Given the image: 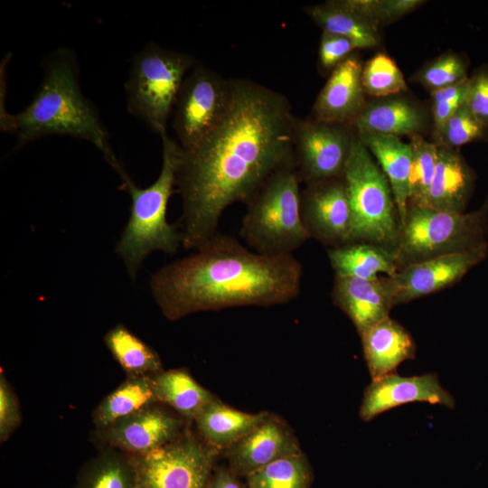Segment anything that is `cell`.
Instances as JSON below:
<instances>
[{
	"label": "cell",
	"mask_w": 488,
	"mask_h": 488,
	"mask_svg": "<svg viewBox=\"0 0 488 488\" xmlns=\"http://www.w3.org/2000/svg\"><path fill=\"white\" fill-rule=\"evenodd\" d=\"M221 122L182 153V245L196 249L218 233L224 211L246 203L277 172L295 164L297 117L287 98L248 79H230Z\"/></svg>",
	"instance_id": "1"
},
{
	"label": "cell",
	"mask_w": 488,
	"mask_h": 488,
	"mask_svg": "<svg viewBox=\"0 0 488 488\" xmlns=\"http://www.w3.org/2000/svg\"><path fill=\"white\" fill-rule=\"evenodd\" d=\"M194 250L151 277L152 296L168 320L230 307L283 305L300 293L303 268L293 254L262 255L219 232Z\"/></svg>",
	"instance_id": "2"
},
{
	"label": "cell",
	"mask_w": 488,
	"mask_h": 488,
	"mask_svg": "<svg viewBox=\"0 0 488 488\" xmlns=\"http://www.w3.org/2000/svg\"><path fill=\"white\" fill-rule=\"evenodd\" d=\"M0 118L2 129L14 134L18 145L44 136H70L93 144L116 172L123 167L96 108L80 90L76 57L69 49L60 48L48 56L33 101L14 115L1 110Z\"/></svg>",
	"instance_id": "3"
},
{
	"label": "cell",
	"mask_w": 488,
	"mask_h": 488,
	"mask_svg": "<svg viewBox=\"0 0 488 488\" xmlns=\"http://www.w3.org/2000/svg\"><path fill=\"white\" fill-rule=\"evenodd\" d=\"M162 139V167L156 180L140 188L125 169L117 174L122 189L131 197L130 215L116 245L115 251L123 261L131 280H136L144 260L154 251L175 254L182 245V232L166 219L169 199L176 185V174L183 149L167 134Z\"/></svg>",
	"instance_id": "4"
},
{
	"label": "cell",
	"mask_w": 488,
	"mask_h": 488,
	"mask_svg": "<svg viewBox=\"0 0 488 488\" xmlns=\"http://www.w3.org/2000/svg\"><path fill=\"white\" fill-rule=\"evenodd\" d=\"M296 165L271 177L245 203L239 235L254 251L267 256L290 255L310 239L301 216Z\"/></svg>",
	"instance_id": "5"
},
{
	"label": "cell",
	"mask_w": 488,
	"mask_h": 488,
	"mask_svg": "<svg viewBox=\"0 0 488 488\" xmlns=\"http://www.w3.org/2000/svg\"><path fill=\"white\" fill-rule=\"evenodd\" d=\"M343 178L352 213V242L371 243L396 251L400 222L394 197L384 173L358 137Z\"/></svg>",
	"instance_id": "6"
},
{
	"label": "cell",
	"mask_w": 488,
	"mask_h": 488,
	"mask_svg": "<svg viewBox=\"0 0 488 488\" xmlns=\"http://www.w3.org/2000/svg\"><path fill=\"white\" fill-rule=\"evenodd\" d=\"M487 226L488 194L481 207L470 212L408 206L396 249L399 270L416 262L483 244L487 242Z\"/></svg>",
	"instance_id": "7"
},
{
	"label": "cell",
	"mask_w": 488,
	"mask_h": 488,
	"mask_svg": "<svg viewBox=\"0 0 488 488\" xmlns=\"http://www.w3.org/2000/svg\"><path fill=\"white\" fill-rule=\"evenodd\" d=\"M190 54L149 44L133 60L126 82L127 108L160 136L188 73L197 65Z\"/></svg>",
	"instance_id": "8"
},
{
	"label": "cell",
	"mask_w": 488,
	"mask_h": 488,
	"mask_svg": "<svg viewBox=\"0 0 488 488\" xmlns=\"http://www.w3.org/2000/svg\"><path fill=\"white\" fill-rule=\"evenodd\" d=\"M219 450L191 433L135 456L139 488H207Z\"/></svg>",
	"instance_id": "9"
},
{
	"label": "cell",
	"mask_w": 488,
	"mask_h": 488,
	"mask_svg": "<svg viewBox=\"0 0 488 488\" xmlns=\"http://www.w3.org/2000/svg\"><path fill=\"white\" fill-rule=\"evenodd\" d=\"M230 96V80L199 64L188 73L176 100L173 121L183 150L194 146L221 122Z\"/></svg>",
	"instance_id": "10"
},
{
	"label": "cell",
	"mask_w": 488,
	"mask_h": 488,
	"mask_svg": "<svg viewBox=\"0 0 488 488\" xmlns=\"http://www.w3.org/2000/svg\"><path fill=\"white\" fill-rule=\"evenodd\" d=\"M350 125L297 118L295 164L305 184L343 177L356 139Z\"/></svg>",
	"instance_id": "11"
},
{
	"label": "cell",
	"mask_w": 488,
	"mask_h": 488,
	"mask_svg": "<svg viewBox=\"0 0 488 488\" xmlns=\"http://www.w3.org/2000/svg\"><path fill=\"white\" fill-rule=\"evenodd\" d=\"M488 255V242L416 262L388 277L393 306L433 294L459 281Z\"/></svg>",
	"instance_id": "12"
},
{
	"label": "cell",
	"mask_w": 488,
	"mask_h": 488,
	"mask_svg": "<svg viewBox=\"0 0 488 488\" xmlns=\"http://www.w3.org/2000/svg\"><path fill=\"white\" fill-rule=\"evenodd\" d=\"M300 209L310 238L331 248L352 242V213L343 177L306 184Z\"/></svg>",
	"instance_id": "13"
},
{
	"label": "cell",
	"mask_w": 488,
	"mask_h": 488,
	"mask_svg": "<svg viewBox=\"0 0 488 488\" xmlns=\"http://www.w3.org/2000/svg\"><path fill=\"white\" fill-rule=\"evenodd\" d=\"M411 402H427L449 408L455 406L453 396L441 386L436 374L401 377L392 373L372 380L366 388L360 418L371 421L389 409Z\"/></svg>",
	"instance_id": "14"
},
{
	"label": "cell",
	"mask_w": 488,
	"mask_h": 488,
	"mask_svg": "<svg viewBox=\"0 0 488 488\" xmlns=\"http://www.w3.org/2000/svg\"><path fill=\"white\" fill-rule=\"evenodd\" d=\"M181 427L179 418L153 404L98 433L109 446L141 456L172 442Z\"/></svg>",
	"instance_id": "15"
},
{
	"label": "cell",
	"mask_w": 488,
	"mask_h": 488,
	"mask_svg": "<svg viewBox=\"0 0 488 488\" xmlns=\"http://www.w3.org/2000/svg\"><path fill=\"white\" fill-rule=\"evenodd\" d=\"M302 452L290 428L269 414L258 427L225 450L229 468L239 477L282 457Z\"/></svg>",
	"instance_id": "16"
},
{
	"label": "cell",
	"mask_w": 488,
	"mask_h": 488,
	"mask_svg": "<svg viewBox=\"0 0 488 488\" xmlns=\"http://www.w3.org/2000/svg\"><path fill=\"white\" fill-rule=\"evenodd\" d=\"M362 67L356 56L350 55L332 70L314 102V119L351 126L366 105Z\"/></svg>",
	"instance_id": "17"
},
{
	"label": "cell",
	"mask_w": 488,
	"mask_h": 488,
	"mask_svg": "<svg viewBox=\"0 0 488 488\" xmlns=\"http://www.w3.org/2000/svg\"><path fill=\"white\" fill-rule=\"evenodd\" d=\"M332 298L359 334L389 317L393 307L388 277L363 279L335 276Z\"/></svg>",
	"instance_id": "18"
},
{
	"label": "cell",
	"mask_w": 488,
	"mask_h": 488,
	"mask_svg": "<svg viewBox=\"0 0 488 488\" xmlns=\"http://www.w3.org/2000/svg\"><path fill=\"white\" fill-rule=\"evenodd\" d=\"M436 145L437 162L425 206L465 212L474 188L475 174L455 148Z\"/></svg>",
	"instance_id": "19"
},
{
	"label": "cell",
	"mask_w": 488,
	"mask_h": 488,
	"mask_svg": "<svg viewBox=\"0 0 488 488\" xmlns=\"http://www.w3.org/2000/svg\"><path fill=\"white\" fill-rule=\"evenodd\" d=\"M364 359L372 380L396 373L399 365L416 353L409 333L389 316L361 334Z\"/></svg>",
	"instance_id": "20"
},
{
	"label": "cell",
	"mask_w": 488,
	"mask_h": 488,
	"mask_svg": "<svg viewBox=\"0 0 488 488\" xmlns=\"http://www.w3.org/2000/svg\"><path fill=\"white\" fill-rule=\"evenodd\" d=\"M357 137L377 158L387 177L401 226L408 208L411 147L392 136L358 134Z\"/></svg>",
	"instance_id": "21"
},
{
	"label": "cell",
	"mask_w": 488,
	"mask_h": 488,
	"mask_svg": "<svg viewBox=\"0 0 488 488\" xmlns=\"http://www.w3.org/2000/svg\"><path fill=\"white\" fill-rule=\"evenodd\" d=\"M426 116L415 104L401 99L366 104L351 126L357 134L399 136L418 135L425 127Z\"/></svg>",
	"instance_id": "22"
},
{
	"label": "cell",
	"mask_w": 488,
	"mask_h": 488,
	"mask_svg": "<svg viewBox=\"0 0 488 488\" xmlns=\"http://www.w3.org/2000/svg\"><path fill=\"white\" fill-rule=\"evenodd\" d=\"M268 415L267 412H243L216 399L202 409L194 421L204 441L220 451L226 450L248 435Z\"/></svg>",
	"instance_id": "23"
},
{
	"label": "cell",
	"mask_w": 488,
	"mask_h": 488,
	"mask_svg": "<svg viewBox=\"0 0 488 488\" xmlns=\"http://www.w3.org/2000/svg\"><path fill=\"white\" fill-rule=\"evenodd\" d=\"M328 258L338 277L371 279L380 273L392 277L399 270L396 251L371 243L352 242L331 248Z\"/></svg>",
	"instance_id": "24"
},
{
	"label": "cell",
	"mask_w": 488,
	"mask_h": 488,
	"mask_svg": "<svg viewBox=\"0 0 488 488\" xmlns=\"http://www.w3.org/2000/svg\"><path fill=\"white\" fill-rule=\"evenodd\" d=\"M73 488H139L135 456L108 446L82 466Z\"/></svg>",
	"instance_id": "25"
},
{
	"label": "cell",
	"mask_w": 488,
	"mask_h": 488,
	"mask_svg": "<svg viewBox=\"0 0 488 488\" xmlns=\"http://www.w3.org/2000/svg\"><path fill=\"white\" fill-rule=\"evenodd\" d=\"M152 379L156 400L169 405L188 419L194 420L217 399L183 369L162 371Z\"/></svg>",
	"instance_id": "26"
},
{
	"label": "cell",
	"mask_w": 488,
	"mask_h": 488,
	"mask_svg": "<svg viewBox=\"0 0 488 488\" xmlns=\"http://www.w3.org/2000/svg\"><path fill=\"white\" fill-rule=\"evenodd\" d=\"M305 11L323 32L345 37L357 49L371 48L379 42L377 27L349 8L343 0L307 6Z\"/></svg>",
	"instance_id": "27"
},
{
	"label": "cell",
	"mask_w": 488,
	"mask_h": 488,
	"mask_svg": "<svg viewBox=\"0 0 488 488\" xmlns=\"http://www.w3.org/2000/svg\"><path fill=\"white\" fill-rule=\"evenodd\" d=\"M156 401L152 376H128L96 408L93 423L100 431Z\"/></svg>",
	"instance_id": "28"
},
{
	"label": "cell",
	"mask_w": 488,
	"mask_h": 488,
	"mask_svg": "<svg viewBox=\"0 0 488 488\" xmlns=\"http://www.w3.org/2000/svg\"><path fill=\"white\" fill-rule=\"evenodd\" d=\"M104 343L128 376H154L162 371L158 353L122 324L105 334Z\"/></svg>",
	"instance_id": "29"
},
{
	"label": "cell",
	"mask_w": 488,
	"mask_h": 488,
	"mask_svg": "<svg viewBox=\"0 0 488 488\" xmlns=\"http://www.w3.org/2000/svg\"><path fill=\"white\" fill-rule=\"evenodd\" d=\"M314 474L300 452L277 459L246 477L248 488H310Z\"/></svg>",
	"instance_id": "30"
},
{
	"label": "cell",
	"mask_w": 488,
	"mask_h": 488,
	"mask_svg": "<svg viewBox=\"0 0 488 488\" xmlns=\"http://www.w3.org/2000/svg\"><path fill=\"white\" fill-rule=\"evenodd\" d=\"M408 144L412 152L408 206H425L436 171L437 145L420 135L411 136Z\"/></svg>",
	"instance_id": "31"
},
{
	"label": "cell",
	"mask_w": 488,
	"mask_h": 488,
	"mask_svg": "<svg viewBox=\"0 0 488 488\" xmlns=\"http://www.w3.org/2000/svg\"><path fill=\"white\" fill-rule=\"evenodd\" d=\"M361 81L365 93L372 97L391 96L408 89L401 70L384 53L367 61L362 67Z\"/></svg>",
	"instance_id": "32"
},
{
	"label": "cell",
	"mask_w": 488,
	"mask_h": 488,
	"mask_svg": "<svg viewBox=\"0 0 488 488\" xmlns=\"http://www.w3.org/2000/svg\"><path fill=\"white\" fill-rule=\"evenodd\" d=\"M467 69L468 61L463 56L446 53L425 65L412 80L433 92L467 80Z\"/></svg>",
	"instance_id": "33"
},
{
	"label": "cell",
	"mask_w": 488,
	"mask_h": 488,
	"mask_svg": "<svg viewBox=\"0 0 488 488\" xmlns=\"http://www.w3.org/2000/svg\"><path fill=\"white\" fill-rule=\"evenodd\" d=\"M437 144L455 148L474 141L488 140V127L462 105L436 134Z\"/></svg>",
	"instance_id": "34"
},
{
	"label": "cell",
	"mask_w": 488,
	"mask_h": 488,
	"mask_svg": "<svg viewBox=\"0 0 488 488\" xmlns=\"http://www.w3.org/2000/svg\"><path fill=\"white\" fill-rule=\"evenodd\" d=\"M424 3L420 0H355L353 7L358 14L378 27L402 17Z\"/></svg>",
	"instance_id": "35"
},
{
	"label": "cell",
	"mask_w": 488,
	"mask_h": 488,
	"mask_svg": "<svg viewBox=\"0 0 488 488\" xmlns=\"http://www.w3.org/2000/svg\"><path fill=\"white\" fill-rule=\"evenodd\" d=\"M469 80L431 92L432 115L436 134L445 123L465 104Z\"/></svg>",
	"instance_id": "36"
},
{
	"label": "cell",
	"mask_w": 488,
	"mask_h": 488,
	"mask_svg": "<svg viewBox=\"0 0 488 488\" xmlns=\"http://www.w3.org/2000/svg\"><path fill=\"white\" fill-rule=\"evenodd\" d=\"M21 422L17 397L5 374H0V440L6 441Z\"/></svg>",
	"instance_id": "37"
},
{
	"label": "cell",
	"mask_w": 488,
	"mask_h": 488,
	"mask_svg": "<svg viewBox=\"0 0 488 488\" xmlns=\"http://www.w3.org/2000/svg\"><path fill=\"white\" fill-rule=\"evenodd\" d=\"M465 104L480 122L488 127V67L479 68L469 77Z\"/></svg>",
	"instance_id": "38"
},
{
	"label": "cell",
	"mask_w": 488,
	"mask_h": 488,
	"mask_svg": "<svg viewBox=\"0 0 488 488\" xmlns=\"http://www.w3.org/2000/svg\"><path fill=\"white\" fill-rule=\"evenodd\" d=\"M355 49L357 47L351 40L323 32L318 52L319 63L324 70H333Z\"/></svg>",
	"instance_id": "39"
},
{
	"label": "cell",
	"mask_w": 488,
	"mask_h": 488,
	"mask_svg": "<svg viewBox=\"0 0 488 488\" xmlns=\"http://www.w3.org/2000/svg\"><path fill=\"white\" fill-rule=\"evenodd\" d=\"M207 488H248L229 467L220 466L214 469Z\"/></svg>",
	"instance_id": "40"
}]
</instances>
